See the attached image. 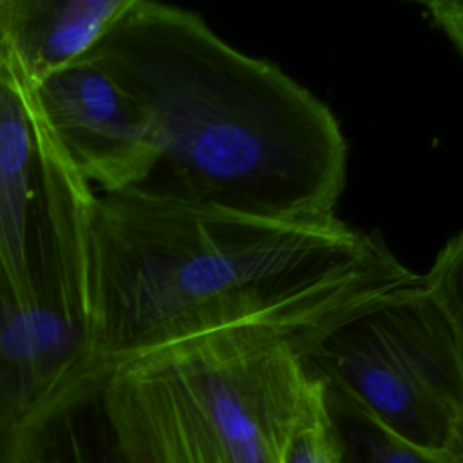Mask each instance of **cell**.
<instances>
[{
	"label": "cell",
	"instance_id": "1",
	"mask_svg": "<svg viewBox=\"0 0 463 463\" xmlns=\"http://www.w3.org/2000/svg\"><path fill=\"white\" fill-rule=\"evenodd\" d=\"M421 282L378 233L338 217L266 219L148 186L98 194L92 206L89 338L109 373L232 327L298 344Z\"/></svg>",
	"mask_w": 463,
	"mask_h": 463
},
{
	"label": "cell",
	"instance_id": "2",
	"mask_svg": "<svg viewBox=\"0 0 463 463\" xmlns=\"http://www.w3.org/2000/svg\"><path fill=\"white\" fill-rule=\"evenodd\" d=\"M85 58L152 123L159 161L141 186L266 219L336 217L347 143L331 109L199 14L132 0Z\"/></svg>",
	"mask_w": 463,
	"mask_h": 463
},
{
	"label": "cell",
	"instance_id": "3",
	"mask_svg": "<svg viewBox=\"0 0 463 463\" xmlns=\"http://www.w3.org/2000/svg\"><path fill=\"white\" fill-rule=\"evenodd\" d=\"M318 396L293 338L244 326L119 364L98 402L121 463H284Z\"/></svg>",
	"mask_w": 463,
	"mask_h": 463
},
{
	"label": "cell",
	"instance_id": "4",
	"mask_svg": "<svg viewBox=\"0 0 463 463\" xmlns=\"http://www.w3.org/2000/svg\"><path fill=\"white\" fill-rule=\"evenodd\" d=\"M297 349L313 380L421 447L443 449L463 412V354L423 282L317 331Z\"/></svg>",
	"mask_w": 463,
	"mask_h": 463
},
{
	"label": "cell",
	"instance_id": "5",
	"mask_svg": "<svg viewBox=\"0 0 463 463\" xmlns=\"http://www.w3.org/2000/svg\"><path fill=\"white\" fill-rule=\"evenodd\" d=\"M96 195L34 92L0 69V273L22 300L65 307L87 322Z\"/></svg>",
	"mask_w": 463,
	"mask_h": 463
},
{
	"label": "cell",
	"instance_id": "6",
	"mask_svg": "<svg viewBox=\"0 0 463 463\" xmlns=\"http://www.w3.org/2000/svg\"><path fill=\"white\" fill-rule=\"evenodd\" d=\"M109 376L81 317L22 300L0 273V463H31L43 432L98 400Z\"/></svg>",
	"mask_w": 463,
	"mask_h": 463
},
{
	"label": "cell",
	"instance_id": "7",
	"mask_svg": "<svg viewBox=\"0 0 463 463\" xmlns=\"http://www.w3.org/2000/svg\"><path fill=\"white\" fill-rule=\"evenodd\" d=\"M33 92L67 159L94 190L112 194L150 179L159 161L152 123L101 63L83 58Z\"/></svg>",
	"mask_w": 463,
	"mask_h": 463
},
{
	"label": "cell",
	"instance_id": "8",
	"mask_svg": "<svg viewBox=\"0 0 463 463\" xmlns=\"http://www.w3.org/2000/svg\"><path fill=\"white\" fill-rule=\"evenodd\" d=\"M132 0H0V69L34 90L83 60Z\"/></svg>",
	"mask_w": 463,
	"mask_h": 463
},
{
	"label": "cell",
	"instance_id": "9",
	"mask_svg": "<svg viewBox=\"0 0 463 463\" xmlns=\"http://www.w3.org/2000/svg\"><path fill=\"white\" fill-rule=\"evenodd\" d=\"M318 383L342 463H452L443 449L405 439L345 392Z\"/></svg>",
	"mask_w": 463,
	"mask_h": 463
},
{
	"label": "cell",
	"instance_id": "10",
	"mask_svg": "<svg viewBox=\"0 0 463 463\" xmlns=\"http://www.w3.org/2000/svg\"><path fill=\"white\" fill-rule=\"evenodd\" d=\"M31 463H121L99 402L54 421L38 439Z\"/></svg>",
	"mask_w": 463,
	"mask_h": 463
},
{
	"label": "cell",
	"instance_id": "11",
	"mask_svg": "<svg viewBox=\"0 0 463 463\" xmlns=\"http://www.w3.org/2000/svg\"><path fill=\"white\" fill-rule=\"evenodd\" d=\"M421 280L463 354V232L443 244Z\"/></svg>",
	"mask_w": 463,
	"mask_h": 463
},
{
	"label": "cell",
	"instance_id": "12",
	"mask_svg": "<svg viewBox=\"0 0 463 463\" xmlns=\"http://www.w3.org/2000/svg\"><path fill=\"white\" fill-rule=\"evenodd\" d=\"M284 463H342L324 409L322 389L317 403L293 432Z\"/></svg>",
	"mask_w": 463,
	"mask_h": 463
},
{
	"label": "cell",
	"instance_id": "13",
	"mask_svg": "<svg viewBox=\"0 0 463 463\" xmlns=\"http://www.w3.org/2000/svg\"><path fill=\"white\" fill-rule=\"evenodd\" d=\"M421 7L447 34L463 60V0H427L421 2Z\"/></svg>",
	"mask_w": 463,
	"mask_h": 463
},
{
	"label": "cell",
	"instance_id": "14",
	"mask_svg": "<svg viewBox=\"0 0 463 463\" xmlns=\"http://www.w3.org/2000/svg\"><path fill=\"white\" fill-rule=\"evenodd\" d=\"M443 450L452 463H463V412L454 421V425L445 439Z\"/></svg>",
	"mask_w": 463,
	"mask_h": 463
}]
</instances>
